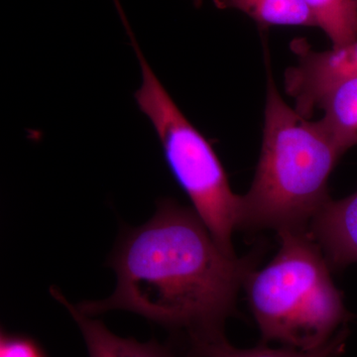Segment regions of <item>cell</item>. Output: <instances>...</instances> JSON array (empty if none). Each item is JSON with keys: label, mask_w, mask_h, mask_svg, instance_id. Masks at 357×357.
<instances>
[{"label": "cell", "mask_w": 357, "mask_h": 357, "mask_svg": "<svg viewBox=\"0 0 357 357\" xmlns=\"http://www.w3.org/2000/svg\"><path fill=\"white\" fill-rule=\"evenodd\" d=\"M257 262L258 255H227L196 211L162 199L147 222L121 232L107 262L116 274L114 293L77 307L89 316L134 312L181 335L187 347L225 337Z\"/></svg>", "instance_id": "obj_1"}, {"label": "cell", "mask_w": 357, "mask_h": 357, "mask_svg": "<svg viewBox=\"0 0 357 357\" xmlns=\"http://www.w3.org/2000/svg\"><path fill=\"white\" fill-rule=\"evenodd\" d=\"M267 55L261 154L243 196L241 229L307 230L331 199L328 178L344 153L321 121H309L282 98Z\"/></svg>", "instance_id": "obj_2"}, {"label": "cell", "mask_w": 357, "mask_h": 357, "mask_svg": "<svg viewBox=\"0 0 357 357\" xmlns=\"http://www.w3.org/2000/svg\"><path fill=\"white\" fill-rule=\"evenodd\" d=\"M280 249L245 283L261 344L312 351L328 342L349 318L342 293L319 244L307 230H281Z\"/></svg>", "instance_id": "obj_3"}, {"label": "cell", "mask_w": 357, "mask_h": 357, "mask_svg": "<svg viewBox=\"0 0 357 357\" xmlns=\"http://www.w3.org/2000/svg\"><path fill=\"white\" fill-rule=\"evenodd\" d=\"M129 38L142 70V84L134 98L149 117L164 156L178 185L220 248L236 256L232 234L241 229L243 196L234 194L210 142L188 121L143 56L132 32Z\"/></svg>", "instance_id": "obj_4"}, {"label": "cell", "mask_w": 357, "mask_h": 357, "mask_svg": "<svg viewBox=\"0 0 357 357\" xmlns=\"http://www.w3.org/2000/svg\"><path fill=\"white\" fill-rule=\"evenodd\" d=\"M291 46L298 63L285 72L286 93L293 98L295 109L310 119L333 86L357 76V40L324 52L312 50L305 40H296Z\"/></svg>", "instance_id": "obj_5"}, {"label": "cell", "mask_w": 357, "mask_h": 357, "mask_svg": "<svg viewBox=\"0 0 357 357\" xmlns=\"http://www.w3.org/2000/svg\"><path fill=\"white\" fill-rule=\"evenodd\" d=\"M332 269L342 270L357 262V192L347 198L330 199L309 225Z\"/></svg>", "instance_id": "obj_6"}, {"label": "cell", "mask_w": 357, "mask_h": 357, "mask_svg": "<svg viewBox=\"0 0 357 357\" xmlns=\"http://www.w3.org/2000/svg\"><path fill=\"white\" fill-rule=\"evenodd\" d=\"M50 292L79 326L89 357H181L171 347H164L156 340L139 342L134 338L119 337L110 332L102 321L79 311L59 289L51 287Z\"/></svg>", "instance_id": "obj_7"}, {"label": "cell", "mask_w": 357, "mask_h": 357, "mask_svg": "<svg viewBox=\"0 0 357 357\" xmlns=\"http://www.w3.org/2000/svg\"><path fill=\"white\" fill-rule=\"evenodd\" d=\"M319 121L344 153L357 145V76L333 86L321 98Z\"/></svg>", "instance_id": "obj_8"}, {"label": "cell", "mask_w": 357, "mask_h": 357, "mask_svg": "<svg viewBox=\"0 0 357 357\" xmlns=\"http://www.w3.org/2000/svg\"><path fill=\"white\" fill-rule=\"evenodd\" d=\"M349 337L347 328L340 331L328 342L312 351H298L291 347L272 349L260 344L252 349H237L230 344L227 337L196 342L185 347L182 357H340L344 354L345 342Z\"/></svg>", "instance_id": "obj_9"}, {"label": "cell", "mask_w": 357, "mask_h": 357, "mask_svg": "<svg viewBox=\"0 0 357 357\" xmlns=\"http://www.w3.org/2000/svg\"><path fill=\"white\" fill-rule=\"evenodd\" d=\"M220 9L234 8L245 13L261 30L271 26L318 27L304 0H213Z\"/></svg>", "instance_id": "obj_10"}, {"label": "cell", "mask_w": 357, "mask_h": 357, "mask_svg": "<svg viewBox=\"0 0 357 357\" xmlns=\"http://www.w3.org/2000/svg\"><path fill=\"white\" fill-rule=\"evenodd\" d=\"M316 18L318 27L325 31L340 48L357 40L356 0H304Z\"/></svg>", "instance_id": "obj_11"}, {"label": "cell", "mask_w": 357, "mask_h": 357, "mask_svg": "<svg viewBox=\"0 0 357 357\" xmlns=\"http://www.w3.org/2000/svg\"><path fill=\"white\" fill-rule=\"evenodd\" d=\"M0 357H47L43 349L30 337L1 331Z\"/></svg>", "instance_id": "obj_12"}, {"label": "cell", "mask_w": 357, "mask_h": 357, "mask_svg": "<svg viewBox=\"0 0 357 357\" xmlns=\"http://www.w3.org/2000/svg\"><path fill=\"white\" fill-rule=\"evenodd\" d=\"M195 6L197 7H199L202 6V3H203V0H194Z\"/></svg>", "instance_id": "obj_13"}, {"label": "cell", "mask_w": 357, "mask_h": 357, "mask_svg": "<svg viewBox=\"0 0 357 357\" xmlns=\"http://www.w3.org/2000/svg\"><path fill=\"white\" fill-rule=\"evenodd\" d=\"M356 1H357V0H356Z\"/></svg>", "instance_id": "obj_14"}]
</instances>
